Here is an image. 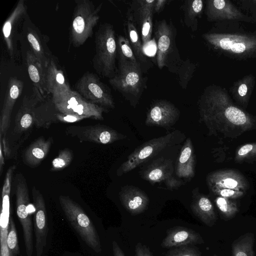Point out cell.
I'll return each instance as SVG.
<instances>
[{
	"instance_id": "1",
	"label": "cell",
	"mask_w": 256,
	"mask_h": 256,
	"mask_svg": "<svg viewBox=\"0 0 256 256\" xmlns=\"http://www.w3.org/2000/svg\"><path fill=\"white\" fill-rule=\"evenodd\" d=\"M202 37L214 48L228 56L240 59L256 57V34L226 26L216 32L204 34Z\"/></svg>"
},
{
	"instance_id": "2",
	"label": "cell",
	"mask_w": 256,
	"mask_h": 256,
	"mask_svg": "<svg viewBox=\"0 0 256 256\" xmlns=\"http://www.w3.org/2000/svg\"><path fill=\"white\" fill-rule=\"evenodd\" d=\"M95 52L92 60L96 72L102 78H113L116 72L117 42L114 26L102 23L95 34Z\"/></svg>"
},
{
	"instance_id": "3",
	"label": "cell",
	"mask_w": 256,
	"mask_h": 256,
	"mask_svg": "<svg viewBox=\"0 0 256 256\" xmlns=\"http://www.w3.org/2000/svg\"><path fill=\"white\" fill-rule=\"evenodd\" d=\"M147 78L138 63L118 59V67L115 76L108 79L112 88L118 92L130 104L136 107L146 88Z\"/></svg>"
},
{
	"instance_id": "4",
	"label": "cell",
	"mask_w": 256,
	"mask_h": 256,
	"mask_svg": "<svg viewBox=\"0 0 256 256\" xmlns=\"http://www.w3.org/2000/svg\"><path fill=\"white\" fill-rule=\"evenodd\" d=\"M70 30V44L79 47L92 36L102 4L96 6L90 0H76Z\"/></svg>"
},
{
	"instance_id": "5",
	"label": "cell",
	"mask_w": 256,
	"mask_h": 256,
	"mask_svg": "<svg viewBox=\"0 0 256 256\" xmlns=\"http://www.w3.org/2000/svg\"><path fill=\"white\" fill-rule=\"evenodd\" d=\"M59 202L72 226L86 244L96 252L102 251L98 232L82 208L69 196H60Z\"/></svg>"
},
{
	"instance_id": "6",
	"label": "cell",
	"mask_w": 256,
	"mask_h": 256,
	"mask_svg": "<svg viewBox=\"0 0 256 256\" xmlns=\"http://www.w3.org/2000/svg\"><path fill=\"white\" fill-rule=\"evenodd\" d=\"M52 102L60 113L84 116L86 118L103 120L102 114L107 112L103 106L93 104L76 90L52 96Z\"/></svg>"
},
{
	"instance_id": "7",
	"label": "cell",
	"mask_w": 256,
	"mask_h": 256,
	"mask_svg": "<svg viewBox=\"0 0 256 256\" xmlns=\"http://www.w3.org/2000/svg\"><path fill=\"white\" fill-rule=\"evenodd\" d=\"M176 132L150 140L140 145L131 153L118 169L120 176L127 173L150 159L165 148L176 144Z\"/></svg>"
},
{
	"instance_id": "8",
	"label": "cell",
	"mask_w": 256,
	"mask_h": 256,
	"mask_svg": "<svg viewBox=\"0 0 256 256\" xmlns=\"http://www.w3.org/2000/svg\"><path fill=\"white\" fill-rule=\"evenodd\" d=\"M74 88L88 101L103 107L114 108L110 89L94 72H86L76 82Z\"/></svg>"
},
{
	"instance_id": "9",
	"label": "cell",
	"mask_w": 256,
	"mask_h": 256,
	"mask_svg": "<svg viewBox=\"0 0 256 256\" xmlns=\"http://www.w3.org/2000/svg\"><path fill=\"white\" fill-rule=\"evenodd\" d=\"M154 36L157 42L156 63L160 69L164 66L170 68L174 54H178L176 46V30L172 22L164 20L156 21Z\"/></svg>"
},
{
	"instance_id": "10",
	"label": "cell",
	"mask_w": 256,
	"mask_h": 256,
	"mask_svg": "<svg viewBox=\"0 0 256 256\" xmlns=\"http://www.w3.org/2000/svg\"><path fill=\"white\" fill-rule=\"evenodd\" d=\"M27 14V7L24 0H18L2 28V36L7 52L10 59L13 60H16L20 56L18 42L21 40L22 34L19 33L18 30Z\"/></svg>"
},
{
	"instance_id": "11",
	"label": "cell",
	"mask_w": 256,
	"mask_h": 256,
	"mask_svg": "<svg viewBox=\"0 0 256 256\" xmlns=\"http://www.w3.org/2000/svg\"><path fill=\"white\" fill-rule=\"evenodd\" d=\"M16 212L23 231L26 256L33 253L32 224L30 212L28 189L24 179H20L16 186Z\"/></svg>"
},
{
	"instance_id": "12",
	"label": "cell",
	"mask_w": 256,
	"mask_h": 256,
	"mask_svg": "<svg viewBox=\"0 0 256 256\" xmlns=\"http://www.w3.org/2000/svg\"><path fill=\"white\" fill-rule=\"evenodd\" d=\"M155 0H133L130 4L126 12V15L131 18L138 30L140 31L144 46L151 40Z\"/></svg>"
},
{
	"instance_id": "13",
	"label": "cell",
	"mask_w": 256,
	"mask_h": 256,
	"mask_svg": "<svg viewBox=\"0 0 256 256\" xmlns=\"http://www.w3.org/2000/svg\"><path fill=\"white\" fill-rule=\"evenodd\" d=\"M22 34L28 42L30 50L46 68L54 56L44 36L32 21L28 14L23 22Z\"/></svg>"
},
{
	"instance_id": "14",
	"label": "cell",
	"mask_w": 256,
	"mask_h": 256,
	"mask_svg": "<svg viewBox=\"0 0 256 256\" xmlns=\"http://www.w3.org/2000/svg\"><path fill=\"white\" fill-rule=\"evenodd\" d=\"M34 212V228L36 238V256H41L46 244L48 222L44 200L40 192L34 186L32 190Z\"/></svg>"
},
{
	"instance_id": "15",
	"label": "cell",
	"mask_w": 256,
	"mask_h": 256,
	"mask_svg": "<svg viewBox=\"0 0 256 256\" xmlns=\"http://www.w3.org/2000/svg\"><path fill=\"white\" fill-rule=\"evenodd\" d=\"M69 132L76 136L80 142L110 144L125 138L126 136L104 125L96 124L68 128Z\"/></svg>"
},
{
	"instance_id": "16",
	"label": "cell",
	"mask_w": 256,
	"mask_h": 256,
	"mask_svg": "<svg viewBox=\"0 0 256 256\" xmlns=\"http://www.w3.org/2000/svg\"><path fill=\"white\" fill-rule=\"evenodd\" d=\"M179 110L172 102L165 100L154 103L148 110L145 121L148 126L169 128L178 120Z\"/></svg>"
},
{
	"instance_id": "17",
	"label": "cell",
	"mask_w": 256,
	"mask_h": 256,
	"mask_svg": "<svg viewBox=\"0 0 256 256\" xmlns=\"http://www.w3.org/2000/svg\"><path fill=\"white\" fill-rule=\"evenodd\" d=\"M23 82L16 76L9 79L0 118V139L6 140V135L10 124V116L14 106L22 92Z\"/></svg>"
},
{
	"instance_id": "18",
	"label": "cell",
	"mask_w": 256,
	"mask_h": 256,
	"mask_svg": "<svg viewBox=\"0 0 256 256\" xmlns=\"http://www.w3.org/2000/svg\"><path fill=\"white\" fill-rule=\"evenodd\" d=\"M44 98L34 89L32 96H26L24 98L16 117L14 132L16 134L24 132L32 128L36 121V106Z\"/></svg>"
},
{
	"instance_id": "19",
	"label": "cell",
	"mask_w": 256,
	"mask_h": 256,
	"mask_svg": "<svg viewBox=\"0 0 256 256\" xmlns=\"http://www.w3.org/2000/svg\"><path fill=\"white\" fill-rule=\"evenodd\" d=\"M206 14L208 20L210 22L238 20L251 22L253 20L243 14L229 1L226 0H208Z\"/></svg>"
},
{
	"instance_id": "20",
	"label": "cell",
	"mask_w": 256,
	"mask_h": 256,
	"mask_svg": "<svg viewBox=\"0 0 256 256\" xmlns=\"http://www.w3.org/2000/svg\"><path fill=\"white\" fill-rule=\"evenodd\" d=\"M204 243V239L197 232L186 227L176 226L168 230L160 246L163 248H172Z\"/></svg>"
},
{
	"instance_id": "21",
	"label": "cell",
	"mask_w": 256,
	"mask_h": 256,
	"mask_svg": "<svg viewBox=\"0 0 256 256\" xmlns=\"http://www.w3.org/2000/svg\"><path fill=\"white\" fill-rule=\"evenodd\" d=\"M119 198L122 206L132 216L145 211L150 202L147 194L143 190L133 186L122 188Z\"/></svg>"
},
{
	"instance_id": "22",
	"label": "cell",
	"mask_w": 256,
	"mask_h": 256,
	"mask_svg": "<svg viewBox=\"0 0 256 256\" xmlns=\"http://www.w3.org/2000/svg\"><path fill=\"white\" fill-rule=\"evenodd\" d=\"M46 81L47 93L52 96L72 90L64 72L54 57L46 68Z\"/></svg>"
},
{
	"instance_id": "23",
	"label": "cell",
	"mask_w": 256,
	"mask_h": 256,
	"mask_svg": "<svg viewBox=\"0 0 256 256\" xmlns=\"http://www.w3.org/2000/svg\"><path fill=\"white\" fill-rule=\"evenodd\" d=\"M124 25L126 36L129 40L143 72H146L150 68L151 63L144 52V46L140 38L138 30L131 18L128 15H126Z\"/></svg>"
},
{
	"instance_id": "24",
	"label": "cell",
	"mask_w": 256,
	"mask_h": 256,
	"mask_svg": "<svg viewBox=\"0 0 256 256\" xmlns=\"http://www.w3.org/2000/svg\"><path fill=\"white\" fill-rule=\"evenodd\" d=\"M26 60L28 74L34 85L33 89L44 98L47 93L46 68L30 49L26 52Z\"/></svg>"
},
{
	"instance_id": "25",
	"label": "cell",
	"mask_w": 256,
	"mask_h": 256,
	"mask_svg": "<svg viewBox=\"0 0 256 256\" xmlns=\"http://www.w3.org/2000/svg\"><path fill=\"white\" fill-rule=\"evenodd\" d=\"M174 172L172 161L163 158L154 160L141 174L142 178L152 184L165 180Z\"/></svg>"
},
{
	"instance_id": "26",
	"label": "cell",
	"mask_w": 256,
	"mask_h": 256,
	"mask_svg": "<svg viewBox=\"0 0 256 256\" xmlns=\"http://www.w3.org/2000/svg\"><path fill=\"white\" fill-rule=\"evenodd\" d=\"M52 142V138L46 140L44 136L35 140L24 152V163L31 167L36 166L48 155Z\"/></svg>"
},
{
	"instance_id": "27",
	"label": "cell",
	"mask_w": 256,
	"mask_h": 256,
	"mask_svg": "<svg viewBox=\"0 0 256 256\" xmlns=\"http://www.w3.org/2000/svg\"><path fill=\"white\" fill-rule=\"evenodd\" d=\"M192 194L190 204L192 212L205 224L212 226L216 220V217L212 202L208 198L198 194L194 190Z\"/></svg>"
},
{
	"instance_id": "28",
	"label": "cell",
	"mask_w": 256,
	"mask_h": 256,
	"mask_svg": "<svg viewBox=\"0 0 256 256\" xmlns=\"http://www.w3.org/2000/svg\"><path fill=\"white\" fill-rule=\"evenodd\" d=\"M176 174L180 178H191L194 174V157L190 138L184 144L178 157Z\"/></svg>"
},
{
	"instance_id": "29",
	"label": "cell",
	"mask_w": 256,
	"mask_h": 256,
	"mask_svg": "<svg viewBox=\"0 0 256 256\" xmlns=\"http://www.w3.org/2000/svg\"><path fill=\"white\" fill-rule=\"evenodd\" d=\"M203 6L202 0H186L182 6L184 23L192 31L197 29L198 18L201 15Z\"/></svg>"
},
{
	"instance_id": "30",
	"label": "cell",
	"mask_w": 256,
	"mask_h": 256,
	"mask_svg": "<svg viewBox=\"0 0 256 256\" xmlns=\"http://www.w3.org/2000/svg\"><path fill=\"white\" fill-rule=\"evenodd\" d=\"M254 238L248 232L234 240L232 244V256H254Z\"/></svg>"
},
{
	"instance_id": "31",
	"label": "cell",
	"mask_w": 256,
	"mask_h": 256,
	"mask_svg": "<svg viewBox=\"0 0 256 256\" xmlns=\"http://www.w3.org/2000/svg\"><path fill=\"white\" fill-rule=\"evenodd\" d=\"M116 42L118 59L126 60L139 64L126 36L119 35Z\"/></svg>"
},
{
	"instance_id": "32",
	"label": "cell",
	"mask_w": 256,
	"mask_h": 256,
	"mask_svg": "<svg viewBox=\"0 0 256 256\" xmlns=\"http://www.w3.org/2000/svg\"><path fill=\"white\" fill-rule=\"evenodd\" d=\"M5 208H2L0 215V256H10L7 244V238L9 228L8 214H6Z\"/></svg>"
},
{
	"instance_id": "33",
	"label": "cell",
	"mask_w": 256,
	"mask_h": 256,
	"mask_svg": "<svg viewBox=\"0 0 256 256\" xmlns=\"http://www.w3.org/2000/svg\"><path fill=\"white\" fill-rule=\"evenodd\" d=\"M73 160L72 152L69 148L60 150L58 156L52 162L51 172L62 170L72 162Z\"/></svg>"
},
{
	"instance_id": "34",
	"label": "cell",
	"mask_w": 256,
	"mask_h": 256,
	"mask_svg": "<svg viewBox=\"0 0 256 256\" xmlns=\"http://www.w3.org/2000/svg\"><path fill=\"white\" fill-rule=\"evenodd\" d=\"M7 244L10 256H16L20 254L16 230L12 218L9 220Z\"/></svg>"
},
{
	"instance_id": "35",
	"label": "cell",
	"mask_w": 256,
	"mask_h": 256,
	"mask_svg": "<svg viewBox=\"0 0 256 256\" xmlns=\"http://www.w3.org/2000/svg\"><path fill=\"white\" fill-rule=\"evenodd\" d=\"M224 114L226 118L232 123L236 125H242L246 122L245 114L238 108L230 106L227 107Z\"/></svg>"
},
{
	"instance_id": "36",
	"label": "cell",
	"mask_w": 256,
	"mask_h": 256,
	"mask_svg": "<svg viewBox=\"0 0 256 256\" xmlns=\"http://www.w3.org/2000/svg\"><path fill=\"white\" fill-rule=\"evenodd\" d=\"M202 252L196 246H184L172 248L164 256H201Z\"/></svg>"
},
{
	"instance_id": "37",
	"label": "cell",
	"mask_w": 256,
	"mask_h": 256,
	"mask_svg": "<svg viewBox=\"0 0 256 256\" xmlns=\"http://www.w3.org/2000/svg\"><path fill=\"white\" fill-rule=\"evenodd\" d=\"M216 202L218 208L225 216L232 217L235 214L236 208L234 206H230L225 198H218Z\"/></svg>"
},
{
	"instance_id": "38",
	"label": "cell",
	"mask_w": 256,
	"mask_h": 256,
	"mask_svg": "<svg viewBox=\"0 0 256 256\" xmlns=\"http://www.w3.org/2000/svg\"><path fill=\"white\" fill-rule=\"evenodd\" d=\"M16 168V166L14 165L9 168L8 170L5 179L4 180V185L2 188V198L6 196H10L12 178L14 172Z\"/></svg>"
},
{
	"instance_id": "39",
	"label": "cell",
	"mask_w": 256,
	"mask_h": 256,
	"mask_svg": "<svg viewBox=\"0 0 256 256\" xmlns=\"http://www.w3.org/2000/svg\"><path fill=\"white\" fill-rule=\"evenodd\" d=\"M56 118L60 122L67 123L77 122L83 119L87 118L86 117L84 116L64 114L62 113H58L56 114Z\"/></svg>"
},
{
	"instance_id": "40",
	"label": "cell",
	"mask_w": 256,
	"mask_h": 256,
	"mask_svg": "<svg viewBox=\"0 0 256 256\" xmlns=\"http://www.w3.org/2000/svg\"><path fill=\"white\" fill-rule=\"evenodd\" d=\"M134 256H154L150 248L141 242H138L135 246Z\"/></svg>"
},
{
	"instance_id": "41",
	"label": "cell",
	"mask_w": 256,
	"mask_h": 256,
	"mask_svg": "<svg viewBox=\"0 0 256 256\" xmlns=\"http://www.w3.org/2000/svg\"><path fill=\"white\" fill-rule=\"evenodd\" d=\"M166 186L170 190L178 188L184 184L182 181L179 180L172 176H170L164 180Z\"/></svg>"
},
{
	"instance_id": "42",
	"label": "cell",
	"mask_w": 256,
	"mask_h": 256,
	"mask_svg": "<svg viewBox=\"0 0 256 256\" xmlns=\"http://www.w3.org/2000/svg\"><path fill=\"white\" fill-rule=\"evenodd\" d=\"M238 94L241 97H244L248 94V86L247 84L244 82L239 84L238 88Z\"/></svg>"
},
{
	"instance_id": "43",
	"label": "cell",
	"mask_w": 256,
	"mask_h": 256,
	"mask_svg": "<svg viewBox=\"0 0 256 256\" xmlns=\"http://www.w3.org/2000/svg\"><path fill=\"white\" fill-rule=\"evenodd\" d=\"M112 246L114 256H126L124 252L116 242H112Z\"/></svg>"
},
{
	"instance_id": "44",
	"label": "cell",
	"mask_w": 256,
	"mask_h": 256,
	"mask_svg": "<svg viewBox=\"0 0 256 256\" xmlns=\"http://www.w3.org/2000/svg\"><path fill=\"white\" fill-rule=\"evenodd\" d=\"M166 2L167 0H156L154 4V12L157 13L160 12L164 8Z\"/></svg>"
},
{
	"instance_id": "45",
	"label": "cell",
	"mask_w": 256,
	"mask_h": 256,
	"mask_svg": "<svg viewBox=\"0 0 256 256\" xmlns=\"http://www.w3.org/2000/svg\"><path fill=\"white\" fill-rule=\"evenodd\" d=\"M224 184L228 188H233L237 186L238 182L232 178H228L224 180Z\"/></svg>"
},
{
	"instance_id": "46",
	"label": "cell",
	"mask_w": 256,
	"mask_h": 256,
	"mask_svg": "<svg viewBox=\"0 0 256 256\" xmlns=\"http://www.w3.org/2000/svg\"><path fill=\"white\" fill-rule=\"evenodd\" d=\"M253 146L252 144H248L242 146L238 150V154L240 156H243L248 152H250L252 149Z\"/></svg>"
},
{
	"instance_id": "47",
	"label": "cell",
	"mask_w": 256,
	"mask_h": 256,
	"mask_svg": "<svg viewBox=\"0 0 256 256\" xmlns=\"http://www.w3.org/2000/svg\"><path fill=\"white\" fill-rule=\"evenodd\" d=\"M4 150L2 142L0 140V174H2L3 167L4 164Z\"/></svg>"
},
{
	"instance_id": "48",
	"label": "cell",
	"mask_w": 256,
	"mask_h": 256,
	"mask_svg": "<svg viewBox=\"0 0 256 256\" xmlns=\"http://www.w3.org/2000/svg\"><path fill=\"white\" fill-rule=\"evenodd\" d=\"M234 191L229 189L222 190L220 192V195L224 197H230L234 194Z\"/></svg>"
},
{
	"instance_id": "49",
	"label": "cell",
	"mask_w": 256,
	"mask_h": 256,
	"mask_svg": "<svg viewBox=\"0 0 256 256\" xmlns=\"http://www.w3.org/2000/svg\"><path fill=\"white\" fill-rule=\"evenodd\" d=\"M214 256H218L216 254H214Z\"/></svg>"
}]
</instances>
